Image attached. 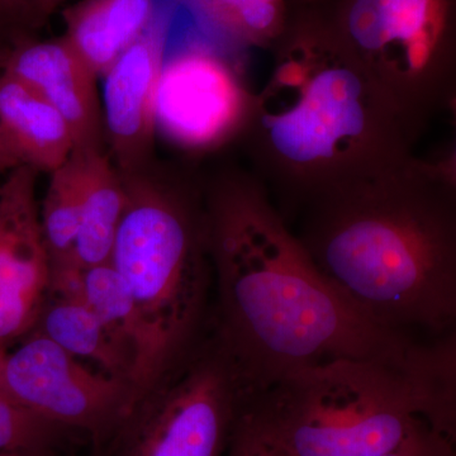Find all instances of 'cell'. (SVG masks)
Returning a JSON list of instances; mask_svg holds the SVG:
<instances>
[{
    "instance_id": "cell-1",
    "label": "cell",
    "mask_w": 456,
    "mask_h": 456,
    "mask_svg": "<svg viewBox=\"0 0 456 456\" xmlns=\"http://www.w3.org/2000/svg\"><path fill=\"white\" fill-rule=\"evenodd\" d=\"M218 340L254 395L332 360L397 355L417 344L365 320L318 272L251 171L204 184Z\"/></svg>"
},
{
    "instance_id": "cell-2",
    "label": "cell",
    "mask_w": 456,
    "mask_h": 456,
    "mask_svg": "<svg viewBox=\"0 0 456 456\" xmlns=\"http://www.w3.org/2000/svg\"><path fill=\"white\" fill-rule=\"evenodd\" d=\"M455 152L413 156L301 207L296 233L327 283L373 325L455 334Z\"/></svg>"
},
{
    "instance_id": "cell-3",
    "label": "cell",
    "mask_w": 456,
    "mask_h": 456,
    "mask_svg": "<svg viewBox=\"0 0 456 456\" xmlns=\"http://www.w3.org/2000/svg\"><path fill=\"white\" fill-rule=\"evenodd\" d=\"M270 50L272 71L240 139L270 196L303 207L415 156V137L338 40L323 2L296 3Z\"/></svg>"
},
{
    "instance_id": "cell-4",
    "label": "cell",
    "mask_w": 456,
    "mask_h": 456,
    "mask_svg": "<svg viewBox=\"0 0 456 456\" xmlns=\"http://www.w3.org/2000/svg\"><path fill=\"white\" fill-rule=\"evenodd\" d=\"M242 412L281 456H382L456 428V336L383 358L338 359L284 378Z\"/></svg>"
},
{
    "instance_id": "cell-5",
    "label": "cell",
    "mask_w": 456,
    "mask_h": 456,
    "mask_svg": "<svg viewBox=\"0 0 456 456\" xmlns=\"http://www.w3.org/2000/svg\"><path fill=\"white\" fill-rule=\"evenodd\" d=\"M122 176L127 202L110 263L130 289L142 326L132 406L197 346L212 266L204 185L155 164Z\"/></svg>"
},
{
    "instance_id": "cell-6",
    "label": "cell",
    "mask_w": 456,
    "mask_h": 456,
    "mask_svg": "<svg viewBox=\"0 0 456 456\" xmlns=\"http://www.w3.org/2000/svg\"><path fill=\"white\" fill-rule=\"evenodd\" d=\"M338 40L370 75L415 140L454 112L456 0H329Z\"/></svg>"
},
{
    "instance_id": "cell-7",
    "label": "cell",
    "mask_w": 456,
    "mask_h": 456,
    "mask_svg": "<svg viewBox=\"0 0 456 456\" xmlns=\"http://www.w3.org/2000/svg\"><path fill=\"white\" fill-rule=\"evenodd\" d=\"M251 397L235 360L215 335L197 344L94 441L95 456H226Z\"/></svg>"
},
{
    "instance_id": "cell-8",
    "label": "cell",
    "mask_w": 456,
    "mask_h": 456,
    "mask_svg": "<svg viewBox=\"0 0 456 456\" xmlns=\"http://www.w3.org/2000/svg\"><path fill=\"white\" fill-rule=\"evenodd\" d=\"M241 53L193 38L167 53L156 88V134L193 155L240 141L256 94Z\"/></svg>"
},
{
    "instance_id": "cell-9",
    "label": "cell",
    "mask_w": 456,
    "mask_h": 456,
    "mask_svg": "<svg viewBox=\"0 0 456 456\" xmlns=\"http://www.w3.org/2000/svg\"><path fill=\"white\" fill-rule=\"evenodd\" d=\"M32 332L7 354L3 397L53 424L101 439L131 406L127 383L90 370L46 336Z\"/></svg>"
},
{
    "instance_id": "cell-10",
    "label": "cell",
    "mask_w": 456,
    "mask_h": 456,
    "mask_svg": "<svg viewBox=\"0 0 456 456\" xmlns=\"http://www.w3.org/2000/svg\"><path fill=\"white\" fill-rule=\"evenodd\" d=\"M38 171L20 165L0 187V346L29 334L50 292L51 261L36 198Z\"/></svg>"
},
{
    "instance_id": "cell-11",
    "label": "cell",
    "mask_w": 456,
    "mask_h": 456,
    "mask_svg": "<svg viewBox=\"0 0 456 456\" xmlns=\"http://www.w3.org/2000/svg\"><path fill=\"white\" fill-rule=\"evenodd\" d=\"M171 20L173 8L156 9L145 31L102 77L107 152L122 175L155 164V95Z\"/></svg>"
},
{
    "instance_id": "cell-12",
    "label": "cell",
    "mask_w": 456,
    "mask_h": 456,
    "mask_svg": "<svg viewBox=\"0 0 456 456\" xmlns=\"http://www.w3.org/2000/svg\"><path fill=\"white\" fill-rule=\"evenodd\" d=\"M3 73L27 84L61 114L74 150L107 151L97 74L64 36L23 42L9 56Z\"/></svg>"
},
{
    "instance_id": "cell-13",
    "label": "cell",
    "mask_w": 456,
    "mask_h": 456,
    "mask_svg": "<svg viewBox=\"0 0 456 456\" xmlns=\"http://www.w3.org/2000/svg\"><path fill=\"white\" fill-rule=\"evenodd\" d=\"M0 137L20 165L53 173L68 160L74 140L61 114L36 90L0 73Z\"/></svg>"
},
{
    "instance_id": "cell-14",
    "label": "cell",
    "mask_w": 456,
    "mask_h": 456,
    "mask_svg": "<svg viewBox=\"0 0 456 456\" xmlns=\"http://www.w3.org/2000/svg\"><path fill=\"white\" fill-rule=\"evenodd\" d=\"M155 0H82L62 12L64 37L103 77L151 22Z\"/></svg>"
},
{
    "instance_id": "cell-15",
    "label": "cell",
    "mask_w": 456,
    "mask_h": 456,
    "mask_svg": "<svg viewBox=\"0 0 456 456\" xmlns=\"http://www.w3.org/2000/svg\"><path fill=\"white\" fill-rule=\"evenodd\" d=\"M126 202L125 180L108 152L84 151L82 220L71 268L86 269L110 263Z\"/></svg>"
},
{
    "instance_id": "cell-16",
    "label": "cell",
    "mask_w": 456,
    "mask_h": 456,
    "mask_svg": "<svg viewBox=\"0 0 456 456\" xmlns=\"http://www.w3.org/2000/svg\"><path fill=\"white\" fill-rule=\"evenodd\" d=\"M46 298L32 331L46 336L77 359H86L130 388V356L117 344L101 320L77 296ZM31 331V332H32Z\"/></svg>"
},
{
    "instance_id": "cell-17",
    "label": "cell",
    "mask_w": 456,
    "mask_h": 456,
    "mask_svg": "<svg viewBox=\"0 0 456 456\" xmlns=\"http://www.w3.org/2000/svg\"><path fill=\"white\" fill-rule=\"evenodd\" d=\"M49 293L79 297L130 356L132 375L142 350V326L134 297L112 264L53 272Z\"/></svg>"
},
{
    "instance_id": "cell-18",
    "label": "cell",
    "mask_w": 456,
    "mask_h": 456,
    "mask_svg": "<svg viewBox=\"0 0 456 456\" xmlns=\"http://www.w3.org/2000/svg\"><path fill=\"white\" fill-rule=\"evenodd\" d=\"M217 33L224 45L244 51L272 49L287 28L294 3L289 0H180Z\"/></svg>"
},
{
    "instance_id": "cell-19",
    "label": "cell",
    "mask_w": 456,
    "mask_h": 456,
    "mask_svg": "<svg viewBox=\"0 0 456 456\" xmlns=\"http://www.w3.org/2000/svg\"><path fill=\"white\" fill-rule=\"evenodd\" d=\"M83 189L84 151L73 150L68 160L50 173L49 187L40 211L51 270L71 266L82 220Z\"/></svg>"
},
{
    "instance_id": "cell-20",
    "label": "cell",
    "mask_w": 456,
    "mask_h": 456,
    "mask_svg": "<svg viewBox=\"0 0 456 456\" xmlns=\"http://www.w3.org/2000/svg\"><path fill=\"white\" fill-rule=\"evenodd\" d=\"M69 428L0 398V452L51 450Z\"/></svg>"
},
{
    "instance_id": "cell-21",
    "label": "cell",
    "mask_w": 456,
    "mask_h": 456,
    "mask_svg": "<svg viewBox=\"0 0 456 456\" xmlns=\"http://www.w3.org/2000/svg\"><path fill=\"white\" fill-rule=\"evenodd\" d=\"M456 428H432L382 456H456Z\"/></svg>"
},
{
    "instance_id": "cell-22",
    "label": "cell",
    "mask_w": 456,
    "mask_h": 456,
    "mask_svg": "<svg viewBox=\"0 0 456 456\" xmlns=\"http://www.w3.org/2000/svg\"><path fill=\"white\" fill-rule=\"evenodd\" d=\"M245 410V408H244ZM244 412V411H242ZM226 456H281L261 439L244 415L237 419Z\"/></svg>"
},
{
    "instance_id": "cell-23",
    "label": "cell",
    "mask_w": 456,
    "mask_h": 456,
    "mask_svg": "<svg viewBox=\"0 0 456 456\" xmlns=\"http://www.w3.org/2000/svg\"><path fill=\"white\" fill-rule=\"evenodd\" d=\"M0 17L27 33L42 27L33 0H0Z\"/></svg>"
},
{
    "instance_id": "cell-24",
    "label": "cell",
    "mask_w": 456,
    "mask_h": 456,
    "mask_svg": "<svg viewBox=\"0 0 456 456\" xmlns=\"http://www.w3.org/2000/svg\"><path fill=\"white\" fill-rule=\"evenodd\" d=\"M66 0H33V3H35L36 14H37L41 25L44 26L47 18H49L60 5L64 4Z\"/></svg>"
},
{
    "instance_id": "cell-25",
    "label": "cell",
    "mask_w": 456,
    "mask_h": 456,
    "mask_svg": "<svg viewBox=\"0 0 456 456\" xmlns=\"http://www.w3.org/2000/svg\"><path fill=\"white\" fill-rule=\"evenodd\" d=\"M0 456H53V454L51 450H38V452L18 450V452H0Z\"/></svg>"
},
{
    "instance_id": "cell-26",
    "label": "cell",
    "mask_w": 456,
    "mask_h": 456,
    "mask_svg": "<svg viewBox=\"0 0 456 456\" xmlns=\"http://www.w3.org/2000/svg\"><path fill=\"white\" fill-rule=\"evenodd\" d=\"M5 358H7V353L4 347L0 346V398H4L3 397V369H4Z\"/></svg>"
},
{
    "instance_id": "cell-27",
    "label": "cell",
    "mask_w": 456,
    "mask_h": 456,
    "mask_svg": "<svg viewBox=\"0 0 456 456\" xmlns=\"http://www.w3.org/2000/svg\"><path fill=\"white\" fill-rule=\"evenodd\" d=\"M0 22H4V20H0ZM8 57L5 55H3V53H0V70L3 71V69H4L5 62H7Z\"/></svg>"
},
{
    "instance_id": "cell-28",
    "label": "cell",
    "mask_w": 456,
    "mask_h": 456,
    "mask_svg": "<svg viewBox=\"0 0 456 456\" xmlns=\"http://www.w3.org/2000/svg\"><path fill=\"white\" fill-rule=\"evenodd\" d=\"M294 2L302 3V4H316V3L325 2V0H294Z\"/></svg>"
}]
</instances>
